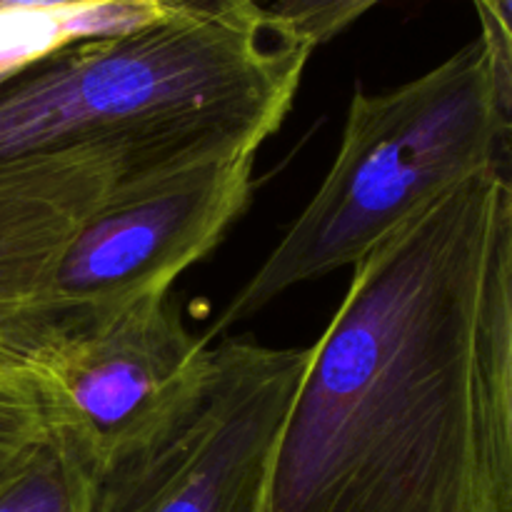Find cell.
Listing matches in <instances>:
<instances>
[{
    "instance_id": "1",
    "label": "cell",
    "mask_w": 512,
    "mask_h": 512,
    "mask_svg": "<svg viewBox=\"0 0 512 512\" xmlns=\"http://www.w3.org/2000/svg\"><path fill=\"white\" fill-rule=\"evenodd\" d=\"M503 198L500 160L353 265L308 348L263 512H500L485 310Z\"/></svg>"
},
{
    "instance_id": "2",
    "label": "cell",
    "mask_w": 512,
    "mask_h": 512,
    "mask_svg": "<svg viewBox=\"0 0 512 512\" xmlns=\"http://www.w3.org/2000/svg\"><path fill=\"white\" fill-rule=\"evenodd\" d=\"M310 55L260 0H183L68 40L0 83V163L128 155L178 168L260 153Z\"/></svg>"
},
{
    "instance_id": "3",
    "label": "cell",
    "mask_w": 512,
    "mask_h": 512,
    "mask_svg": "<svg viewBox=\"0 0 512 512\" xmlns=\"http://www.w3.org/2000/svg\"><path fill=\"white\" fill-rule=\"evenodd\" d=\"M508 140L512 110L480 38L398 88H358L323 183L230 300L215 335L295 285L358 265L425 205L500 163Z\"/></svg>"
},
{
    "instance_id": "4",
    "label": "cell",
    "mask_w": 512,
    "mask_h": 512,
    "mask_svg": "<svg viewBox=\"0 0 512 512\" xmlns=\"http://www.w3.org/2000/svg\"><path fill=\"white\" fill-rule=\"evenodd\" d=\"M308 348L220 340L200 393L153 440L100 470L93 512H263Z\"/></svg>"
},
{
    "instance_id": "5",
    "label": "cell",
    "mask_w": 512,
    "mask_h": 512,
    "mask_svg": "<svg viewBox=\"0 0 512 512\" xmlns=\"http://www.w3.org/2000/svg\"><path fill=\"white\" fill-rule=\"evenodd\" d=\"M258 153L210 158L118 185L65 240L45 285L55 335L168 295L245 213Z\"/></svg>"
},
{
    "instance_id": "6",
    "label": "cell",
    "mask_w": 512,
    "mask_h": 512,
    "mask_svg": "<svg viewBox=\"0 0 512 512\" xmlns=\"http://www.w3.org/2000/svg\"><path fill=\"white\" fill-rule=\"evenodd\" d=\"M213 345L195 338L173 295L145 298L40 355L35 385L50 433L100 470L153 440L200 393Z\"/></svg>"
},
{
    "instance_id": "7",
    "label": "cell",
    "mask_w": 512,
    "mask_h": 512,
    "mask_svg": "<svg viewBox=\"0 0 512 512\" xmlns=\"http://www.w3.org/2000/svg\"><path fill=\"white\" fill-rule=\"evenodd\" d=\"M168 170L128 155L0 163V323L58 343L45 285L65 240L118 185Z\"/></svg>"
},
{
    "instance_id": "8",
    "label": "cell",
    "mask_w": 512,
    "mask_h": 512,
    "mask_svg": "<svg viewBox=\"0 0 512 512\" xmlns=\"http://www.w3.org/2000/svg\"><path fill=\"white\" fill-rule=\"evenodd\" d=\"M485 398L500 512H512V140L485 310Z\"/></svg>"
},
{
    "instance_id": "9",
    "label": "cell",
    "mask_w": 512,
    "mask_h": 512,
    "mask_svg": "<svg viewBox=\"0 0 512 512\" xmlns=\"http://www.w3.org/2000/svg\"><path fill=\"white\" fill-rule=\"evenodd\" d=\"M0 512H93V475L63 438L50 433L0 480Z\"/></svg>"
},
{
    "instance_id": "10",
    "label": "cell",
    "mask_w": 512,
    "mask_h": 512,
    "mask_svg": "<svg viewBox=\"0 0 512 512\" xmlns=\"http://www.w3.org/2000/svg\"><path fill=\"white\" fill-rule=\"evenodd\" d=\"M50 435L48 410L35 383H0V480Z\"/></svg>"
},
{
    "instance_id": "11",
    "label": "cell",
    "mask_w": 512,
    "mask_h": 512,
    "mask_svg": "<svg viewBox=\"0 0 512 512\" xmlns=\"http://www.w3.org/2000/svg\"><path fill=\"white\" fill-rule=\"evenodd\" d=\"M380 3L383 0H275L268 10L285 35L315 53Z\"/></svg>"
},
{
    "instance_id": "12",
    "label": "cell",
    "mask_w": 512,
    "mask_h": 512,
    "mask_svg": "<svg viewBox=\"0 0 512 512\" xmlns=\"http://www.w3.org/2000/svg\"><path fill=\"white\" fill-rule=\"evenodd\" d=\"M473 5L480 20L478 38L488 45L505 98L512 103V0H473Z\"/></svg>"
},
{
    "instance_id": "13",
    "label": "cell",
    "mask_w": 512,
    "mask_h": 512,
    "mask_svg": "<svg viewBox=\"0 0 512 512\" xmlns=\"http://www.w3.org/2000/svg\"><path fill=\"white\" fill-rule=\"evenodd\" d=\"M48 345L33 333L0 323V383H35V365Z\"/></svg>"
},
{
    "instance_id": "14",
    "label": "cell",
    "mask_w": 512,
    "mask_h": 512,
    "mask_svg": "<svg viewBox=\"0 0 512 512\" xmlns=\"http://www.w3.org/2000/svg\"><path fill=\"white\" fill-rule=\"evenodd\" d=\"M183 0H0V15L5 13H33V15H60L70 10L88 8H133L140 13L163 15L180 5Z\"/></svg>"
},
{
    "instance_id": "15",
    "label": "cell",
    "mask_w": 512,
    "mask_h": 512,
    "mask_svg": "<svg viewBox=\"0 0 512 512\" xmlns=\"http://www.w3.org/2000/svg\"><path fill=\"white\" fill-rule=\"evenodd\" d=\"M0 83H3V78H0Z\"/></svg>"
},
{
    "instance_id": "16",
    "label": "cell",
    "mask_w": 512,
    "mask_h": 512,
    "mask_svg": "<svg viewBox=\"0 0 512 512\" xmlns=\"http://www.w3.org/2000/svg\"><path fill=\"white\" fill-rule=\"evenodd\" d=\"M510 108H512V103H510Z\"/></svg>"
}]
</instances>
